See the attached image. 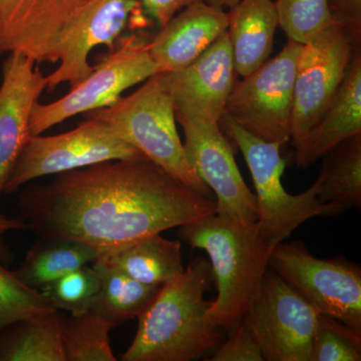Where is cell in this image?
Here are the masks:
<instances>
[{
  "mask_svg": "<svg viewBox=\"0 0 361 361\" xmlns=\"http://www.w3.org/2000/svg\"><path fill=\"white\" fill-rule=\"evenodd\" d=\"M200 1L204 0H139L147 18L153 20L160 27L185 7Z\"/></svg>",
  "mask_w": 361,
  "mask_h": 361,
  "instance_id": "obj_32",
  "label": "cell"
},
{
  "mask_svg": "<svg viewBox=\"0 0 361 361\" xmlns=\"http://www.w3.org/2000/svg\"><path fill=\"white\" fill-rule=\"evenodd\" d=\"M237 75L246 77L269 59L279 21L274 0H239L227 13Z\"/></svg>",
  "mask_w": 361,
  "mask_h": 361,
  "instance_id": "obj_19",
  "label": "cell"
},
{
  "mask_svg": "<svg viewBox=\"0 0 361 361\" xmlns=\"http://www.w3.org/2000/svg\"><path fill=\"white\" fill-rule=\"evenodd\" d=\"M236 77L231 42L226 32L186 68L167 73L176 115L220 123Z\"/></svg>",
  "mask_w": 361,
  "mask_h": 361,
  "instance_id": "obj_15",
  "label": "cell"
},
{
  "mask_svg": "<svg viewBox=\"0 0 361 361\" xmlns=\"http://www.w3.org/2000/svg\"><path fill=\"white\" fill-rule=\"evenodd\" d=\"M278 21L289 39L306 44L334 25L327 0H276Z\"/></svg>",
  "mask_w": 361,
  "mask_h": 361,
  "instance_id": "obj_27",
  "label": "cell"
},
{
  "mask_svg": "<svg viewBox=\"0 0 361 361\" xmlns=\"http://www.w3.org/2000/svg\"><path fill=\"white\" fill-rule=\"evenodd\" d=\"M99 278V291L90 312L103 317L111 329L137 317L161 286H149L99 261L92 263Z\"/></svg>",
  "mask_w": 361,
  "mask_h": 361,
  "instance_id": "obj_24",
  "label": "cell"
},
{
  "mask_svg": "<svg viewBox=\"0 0 361 361\" xmlns=\"http://www.w3.org/2000/svg\"><path fill=\"white\" fill-rule=\"evenodd\" d=\"M56 310L39 290L26 286L0 262V330L11 323Z\"/></svg>",
  "mask_w": 361,
  "mask_h": 361,
  "instance_id": "obj_28",
  "label": "cell"
},
{
  "mask_svg": "<svg viewBox=\"0 0 361 361\" xmlns=\"http://www.w3.org/2000/svg\"><path fill=\"white\" fill-rule=\"evenodd\" d=\"M204 1L207 2L208 4H210V6L218 7V8L224 9L230 8V7L234 6V4H236L239 0H204Z\"/></svg>",
  "mask_w": 361,
  "mask_h": 361,
  "instance_id": "obj_34",
  "label": "cell"
},
{
  "mask_svg": "<svg viewBox=\"0 0 361 361\" xmlns=\"http://www.w3.org/2000/svg\"><path fill=\"white\" fill-rule=\"evenodd\" d=\"M90 0H0V56L20 54L35 63H56L66 26Z\"/></svg>",
  "mask_w": 361,
  "mask_h": 361,
  "instance_id": "obj_14",
  "label": "cell"
},
{
  "mask_svg": "<svg viewBox=\"0 0 361 361\" xmlns=\"http://www.w3.org/2000/svg\"><path fill=\"white\" fill-rule=\"evenodd\" d=\"M142 157L146 156L121 139L106 123L85 118L70 132L28 137L7 180L4 193H14L23 185L45 176L70 172L103 161Z\"/></svg>",
  "mask_w": 361,
  "mask_h": 361,
  "instance_id": "obj_9",
  "label": "cell"
},
{
  "mask_svg": "<svg viewBox=\"0 0 361 361\" xmlns=\"http://www.w3.org/2000/svg\"><path fill=\"white\" fill-rule=\"evenodd\" d=\"M7 56L0 84V196L30 137L33 108L47 90L45 75L35 61L20 54Z\"/></svg>",
  "mask_w": 361,
  "mask_h": 361,
  "instance_id": "obj_16",
  "label": "cell"
},
{
  "mask_svg": "<svg viewBox=\"0 0 361 361\" xmlns=\"http://www.w3.org/2000/svg\"><path fill=\"white\" fill-rule=\"evenodd\" d=\"M358 45L336 23L302 44L294 84L290 139L294 148L329 108Z\"/></svg>",
  "mask_w": 361,
  "mask_h": 361,
  "instance_id": "obj_11",
  "label": "cell"
},
{
  "mask_svg": "<svg viewBox=\"0 0 361 361\" xmlns=\"http://www.w3.org/2000/svg\"><path fill=\"white\" fill-rule=\"evenodd\" d=\"M28 229L109 250L216 213V201L147 157L103 161L30 185L18 200Z\"/></svg>",
  "mask_w": 361,
  "mask_h": 361,
  "instance_id": "obj_1",
  "label": "cell"
},
{
  "mask_svg": "<svg viewBox=\"0 0 361 361\" xmlns=\"http://www.w3.org/2000/svg\"><path fill=\"white\" fill-rule=\"evenodd\" d=\"M111 326L94 312L61 319V341L66 361H116L111 350Z\"/></svg>",
  "mask_w": 361,
  "mask_h": 361,
  "instance_id": "obj_25",
  "label": "cell"
},
{
  "mask_svg": "<svg viewBox=\"0 0 361 361\" xmlns=\"http://www.w3.org/2000/svg\"><path fill=\"white\" fill-rule=\"evenodd\" d=\"M269 268L315 308L319 314L361 331L360 266L339 256L315 257L302 241L278 244Z\"/></svg>",
  "mask_w": 361,
  "mask_h": 361,
  "instance_id": "obj_7",
  "label": "cell"
},
{
  "mask_svg": "<svg viewBox=\"0 0 361 361\" xmlns=\"http://www.w3.org/2000/svg\"><path fill=\"white\" fill-rule=\"evenodd\" d=\"M361 134V49L356 47L336 94L329 108L296 147L294 160L307 168L330 149L353 135Z\"/></svg>",
  "mask_w": 361,
  "mask_h": 361,
  "instance_id": "obj_18",
  "label": "cell"
},
{
  "mask_svg": "<svg viewBox=\"0 0 361 361\" xmlns=\"http://www.w3.org/2000/svg\"><path fill=\"white\" fill-rule=\"evenodd\" d=\"M228 28L227 13L205 1L175 14L149 42V52L160 73H174L196 61Z\"/></svg>",
  "mask_w": 361,
  "mask_h": 361,
  "instance_id": "obj_17",
  "label": "cell"
},
{
  "mask_svg": "<svg viewBox=\"0 0 361 361\" xmlns=\"http://www.w3.org/2000/svg\"><path fill=\"white\" fill-rule=\"evenodd\" d=\"M25 229H28V227L21 218H9L0 213V262L2 264L11 265L14 259L13 250L4 240L6 233Z\"/></svg>",
  "mask_w": 361,
  "mask_h": 361,
  "instance_id": "obj_33",
  "label": "cell"
},
{
  "mask_svg": "<svg viewBox=\"0 0 361 361\" xmlns=\"http://www.w3.org/2000/svg\"><path fill=\"white\" fill-rule=\"evenodd\" d=\"M178 236L208 254L217 297L209 317L229 336L237 329L269 269L275 245L257 221L237 222L217 213L178 227Z\"/></svg>",
  "mask_w": 361,
  "mask_h": 361,
  "instance_id": "obj_3",
  "label": "cell"
},
{
  "mask_svg": "<svg viewBox=\"0 0 361 361\" xmlns=\"http://www.w3.org/2000/svg\"><path fill=\"white\" fill-rule=\"evenodd\" d=\"M97 255L96 248L80 242L40 237L13 273L26 286L39 291L45 284L66 273L92 264Z\"/></svg>",
  "mask_w": 361,
  "mask_h": 361,
  "instance_id": "obj_23",
  "label": "cell"
},
{
  "mask_svg": "<svg viewBox=\"0 0 361 361\" xmlns=\"http://www.w3.org/2000/svg\"><path fill=\"white\" fill-rule=\"evenodd\" d=\"M318 201L327 216L361 208V134L341 142L322 157Z\"/></svg>",
  "mask_w": 361,
  "mask_h": 361,
  "instance_id": "obj_21",
  "label": "cell"
},
{
  "mask_svg": "<svg viewBox=\"0 0 361 361\" xmlns=\"http://www.w3.org/2000/svg\"><path fill=\"white\" fill-rule=\"evenodd\" d=\"M302 44L288 39L281 51L236 82L224 115L268 142L290 141L297 61Z\"/></svg>",
  "mask_w": 361,
  "mask_h": 361,
  "instance_id": "obj_8",
  "label": "cell"
},
{
  "mask_svg": "<svg viewBox=\"0 0 361 361\" xmlns=\"http://www.w3.org/2000/svg\"><path fill=\"white\" fill-rule=\"evenodd\" d=\"M330 16L356 44L361 42V0H327Z\"/></svg>",
  "mask_w": 361,
  "mask_h": 361,
  "instance_id": "obj_31",
  "label": "cell"
},
{
  "mask_svg": "<svg viewBox=\"0 0 361 361\" xmlns=\"http://www.w3.org/2000/svg\"><path fill=\"white\" fill-rule=\"evenodd\" d=\"M59 310L25 318L0 330V361H66Z\"/></svg>",
  "mask_w": 361,
  "mask_h": 361,
  "instance_id": "obj_22",
  "label": "cell"
},
{
  "mask_svg": "<svg viewBox=\"0 0 361 361\" xmlns=\"http://www.w3.org/2000/svg\"><path fill=\"white\" fill-rule=\"evenodd\" d=\"M361 331L319 314L311 361H360Z\"/></svg>",
  "mask_w": 361,
  "mask_h": 361,
  "instance_id": "obj_29",
  "label": "cell"
},
{
  "mask_svg": "<svg viewBox=\"0 0 361 361\" xmlns=\"http://www.w3.org/2000/svg\"><path fill=\"white\" fill-rule=\"evenodd\" d=\"M319 313L272 269L265 273L242 322L266 361H311Z\"/></svg>",
  "mask_w": 361,
  "mask_h": 361,
  "instance_id": "obj_10",
  "label": "cell"
},
{
  "mask_svg": "<svg viewBox=\"0 0 361 361\" xmlns=\"http://www.w3.org/2000/svg\"><path fill=\"white\" fill-rule=\"evenodd\" d=\"M101 121L121 139L166 172L208 198L213 192L190 166L178 133L174 102L168 87L167 73H158L116 103L85 114Z\"/></svg>",
  "mask_w": 361,
  "mask_h": 361,
  "instance_id": "obj_4",
  "label": "cell"
},
{
  "mask_svg": "<svg viewBox=\"0 0 361 361\" xmlns=\"http://www.w3.org/2000/svg\"><path fill=\"white\" fill-rule=\"evenodd\" d=\"M184 133L185 154L194 172L216 196V213L237 222L258 220L256 196L240 174L220 123L176 115Z\"/></svg>",
  "mask_w": 361,
  "mask_h": 361,
  "instance_id": "obj_12",
  "label": "cell"
},
{
  "mask_svg": "<svg viewBox=\"0 0 361 361\" xmlns=\"http://www.w3.org/2000/svg\"><path fill=\"white\" fill-rule=\"evenodd\" d=\"M213 283L209 260L195 258L179 277L161 285L139 318L123 361H191L216 350L224 339L210 319L205 293Z\"/></svg>",
  "mask_w": 361,
  "mask_h": 361,
  "instance_id": "obj_2",
  "label": "cell"
},
{
  "mask_svg": "<svg viewBox=\"0 0 361 361\" xmlns=\"http://www.w3.org/2000/svg\"><path fill=\"white\" fill-rule=\"evenodd\" d=\"M158 73L149 52L148 40L137 35H128L65 97L49 104H35L30 116V137L42 135L73 116L111 106L125 90Z\"/></svg>",
  "mask_w": 361,
  "mask_h": 361,
  "instance_id": "obj_6",
  "label": "cell"
},
{
  "mask_svg": "<svg viewBox=\"0 0 361 361\" xmlns=\"http://www.w3.org/2000/svg\"><path fill=\"white\" fill-rule=\"evenodd\" d=\"M99 286V274L94 266L89 264L45 284L39 291L56 310L68 311L75 316L89 312Z\"/></svg>",
  "mask_w": 361,
  "mask_h": 361,
  "instance_id": "obj_26",
  "label": "cell"
},
{
  "mask_svg": "<svg viewBox=\"0 0 361 361\" xmlns=\"http://www.w3.org/2000/svg\"><path fill=\"white\" fill-rule=\"evenodd\" d=\"M220 126L245 159L256 190L257 222L273 245L289 238L311 218L327 216L326 208L318 201L317 179L301 194L291 195L285 190L282 176L286 161L280 153L281 144L250 134L226 115L221 118Z\"/></svg>",
  "mask_w": 361,
  "mask_h": 361,
  "instance_id": "obj_5",
  "label": "cell"
},
{
  "mask_svg": "<svg viewBox=\"0 0 361 361\" xmlns=\"http://www.w3.org/2000/svg\"><path fill=\"white\" fill-rule=\"evenodd\" d=\"M216 349L210 361H265L258 342L243 322Z\"/></svg>",
  "mask_w": 361,
  "mask_h": 361,
  "instance_id": "obj_30",
  "label": "cell"
},
{
  "mask_svg": "<svg viewBox=\"0 0 361 361\" xmlns=\"http://www.w3.org/2000/svg\"><path fill=\"white\" fill-rule=\"evenodd\" d=\"M139 16H146L139 0H90L59 37L56 49L59 65L45 77L47 90H54L65 82L71 89L80 84L92 73L87 59L92 49L104 45L114 51L116 40Z\"/></svg>",
  "mask_w": 361,
  "mask_h": 361,
  "instance_id": "obj_13",
  "label": "cell"
},
{
  "mask_svg": "<svg viewBox=\"0 0 361 361\" xmlns=\"http://www.w3.org/2000/svg\"><path fill=\"white\" fill-rule=\"evenodd\" d=\"M96 261L149 286L168 283L185 270L180 242L163 238L160 234L99 251Z\"/></svg>",
  "mask_w": 361,
  "mask_h": 361,
  "instance_id": "obj_20",
  "label": "cell"
}]
</instances>
